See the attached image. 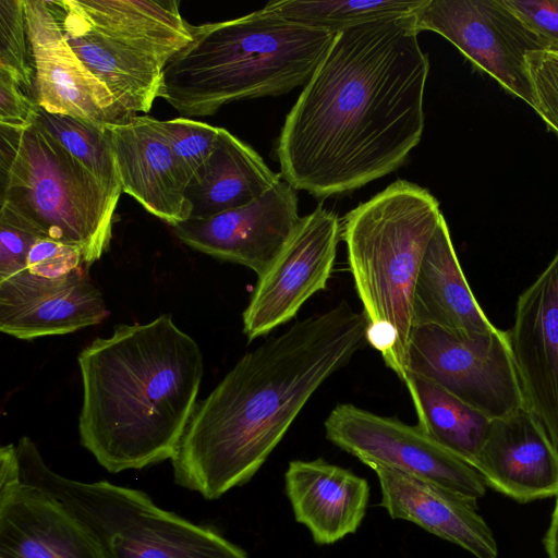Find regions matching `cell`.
Returning <instances> with one entry per match:
<instances>
[{
    "instance_id": "cell-1",
    "label": "cell",
    "mask_w": 558,
    "mask_h": 558,
    "mask_svg": "<svg viewBox=\"0 0 558 558\" xmlns=\"http://www.w3.org/2000/svg\"><path fill=\"white\" fill-rule=\"evenodd\" d=\"M413 15L341 31L281 129V175L329 197L403 165L424 130L429 72Z\"/></svg>"
},
{
    "instance_id": "cell-2",
    "label": "cell",
    "mask_w": 558,
    "mask_h": 558,
    "mask_svg": "<svg viewBox=\"0 0 558 558\" xmlns=\"http://www.w3.org/2000/svg\"><path fill=\"white\" fill-rule=\"evenodd\" d=\"M366 328L341 301L245 353L196 403L171 459L175 483L216 499L248 482L318 388L367 344Z\"/></svg>"
},
{
    "instance_id": "cell-3",
    "label": "cell",
    "mask_w": 558,
    "mask_h": 558,
    "mask_svg": "<svg viewBox=\"0 0 558 558\" xmlns=\"http://www.w3.org/2000/svg\"><path fill=\"white\" fill-rule=\"evenodd\" d=\"M81 444L111 473L172 459L196 407L203 354L170 314L118 324L77 356Z\"/></svg>"
},
{
    "instance_id": "cell-4",
    "label": "cell",
    "mask_w": 558,
    "mask_h": 558,
    "mask_svg": "<svg viewBox=\"0 0 558 558\" xmlns=\"http://www.w3.org/2000/svg\"><path fill=\"white\" fill-rule=\"evenodd\" d=\"M191 33L192 40L165 66L158 94L184 118L213 116L232 101L304 86L336 35L265 8L192 25Z\"/></svg>"
},
{
    "instance_id": "cell-5",
    "label": "cell",
    "mask_w": 558,
    "mask_h": 558,
    "mask_svg": "<svg viewBox=\"0 0 558 558\" xmlns=\"http://www.w3.org/2000/svg\"><path fill=\"white\" fill-rule=\"evenodd\" d=\"M441 217L428 190L399 179L350 210L341 226L367 323V344L403 383L409 375L414 289Z\"/></svg>"
},
{
    "instance_id": "cell-6",
    "label": "cell",
    "mask_w": 558,
    "mask_h": 558,
    "mask_svg": "<svg viewBox=\"0 0 558 558\" xmlns=\"http://www.w3.org/2000/svg\"><path fill=\"white\" fill-rule=\"evenodd\" d=\"M86 69L132 116L158 97L169 60L192 40L180 1L50 0Z\"/></svg>"
},
{
    "instance_id": "cell-7",
    "label": "cell",
    "mask_w": 558,
    "mask_h": 558,
    "mask_svg": "<svg viewBox=\"0 0 558 558\" xmlns=\"http://www.w3.org/2000/svg\"><path fill=\"white\" fill-rule=\"evenodd\" d=\"M119 197L36 121L24 129L0 125V206L44 238L77 247L84 264L108 250Z\"/></svg>"
},
{
    "instance_id": "cell-8",
    "label": "cell",
    "mask_w": 558,
    "mask_h": 558,
    "mask_svg": "<svg viewBox=\"0 0 558 558\" xmlns=\"http://www.w3.org/2000/svg\"><path fill=\"white\" fill-rule=\"evenodd\" d=\"M409 374L422 376L489 418L524 408L508 331L460 337L416 326L409 345Z\"/></svg>"
},
{
    "instance_id": "cell-9",
    "label": "cell",
    "mask_w": 558,
    "mask_h": 558,
    "mask_svg": "<svg viewBox=\"0 0 558 558\" xmlns=\"http://www.w3.org/2000/svg\"><path fill=\"white\" fill-rule=\"evenodd\" d=\"M327 439L368 465H385L446 487L474 505L486 485L475 468L417 425L350 403L336 405L325 423Z\"/></svg>"
},
{
    "instance_id": "cell-10",
    "label": "cell",
    "mask_w": 558,
    "mask_h": 558,
    "mask_svg": "<svg viewBox=\"0 0 558 558\" xmlns=\"http://www.w3.org/2000/svg\"><path fill=\"white\" fill-rule=\"evenodd\" d=\"M413 20L420 33L445 37L476 69L535 111L526 54L545 48L502 0H426Z\"/></svg>"
},
{
    "instance_id": "cell-11",
    "label": "cell",
    "mask_w": 558,
    "mask_h": 558,
    "mask_svg": "<svg viewBox=\"0 0 558 558\" xmlns=\"http://www.w3.org/2000/svg\"><path fill=\"white\" fill-rule=\"evenodd\" d=\"M341 239L338 216L323 206L302 217L294 235L258 277L243 312L248 341L294 318L303 304L327 288Z\"/></svg>"
},
{
    "instance_id": "cell-12",
    "label": "cell",
    "mask_w": 558,
    "mask_h": 558,
    "mask_svg": "<svg viewBox=\"0 0 558 558\" xmlns=\"http://www.w3.org/2000/svg\"><path fill=\"white\" fill-rule=\"evenodd\" d=\"M295 191L280 181L248 205L173 226L174 234L189 247L247 267L259 277L299 228L302 217Z\"/></svg>"
},
{
    "instance_id": "cell-13",
    "label": "cell",
    "mask_w": 558,
    "mask_h": 558,
    "mask_svg": "<svg viewBox=\"0 0 558 558\" xmlns=\"http://www.w3.org/2000/svg\"><path fill=\"white\" fill-rule=\"evenodd\" d=\"M40 108L100 124L134 117L86 69L65 39L50 0H24Z\"/></svg>"
},
{
    "instance_id": "cell-14",
    "label": "cell",
    "mask_w": 558,
    "mask_h": 558,
    "mask_svg": "<svg viewBox=\"0 0 558 558\" xmlns=\"http://www.w3.org/2000/svg\"><path fill=\"white\" fill-rule=\"evenodd\" d=\"M508 336L524 407L558 450V252L519 296Z\"/></svg>"
},
{
    "instance_id": "cell-15",
    "label": "cell",
    "mask_w": 558,
    "mask_h": 558,
    "mask_svg": "<svg viewBox=\"0 0 558 558\" xmlns=\"http://www.w3.org/2000/svg\"><path fill=\"white\" fill-rule=\"evenodd\" d=\"M108 314L100 290L82 269L52 279L24 270L0 281V330L17 339L71 333Z\"/></svg>"
},
{
    "instance_id": "cell-16",
    "label": "cell",
    "mask_w": 558,
    "mask_h": 558,
    "mask_svg": "<svg viewBox=\"0 0 558 558\" xmlns=\"http://www.w3.org/2000/svg\"><path fill=\"white\" fill-rule=\"evenodd\" d=\"M474 468L486 486L519 502L558 497V450L525 407L492 420Z\"/></svg>"
},
{
    "instance_id": "cell-17",
    "label": "cell",
    "mask_w": 558,
    "mask_h": 558,
    "mask_svg": "<svg viewBox=\"0 0 558 558\" xmlns=\"http://www.w3.org/2000/svg\"><path fill=\"white\" fill-rule=\"evenodd\" d=\"M122 193L172 227L190 219L187 180L149 116L106 124Z\"/></svg>"
},
{
    "instance_id": "cell-18",
    "label": "cell",
    "mask_w": 558,
    "mask_h": 558,
    "mask_svg": "<svg viewBox=\"0 0 558 558\" xmlns=\"http://www.w3.org/2000/svg\"><path fill=\"white\" fill-rule=\"evenodd\" d=\"M0 558H109L53 497L19 481L0 487Z\"/></svg>"
},
{
    "instance_id": "cell-19",
    "label": "cell",
    "mask_w": 558,
    "mask_h": 558,
    "mask_svg": "<svg viewBox=\"0 0 558 558\" xmlns=\"http://www.w3.org/2000/svg\"><path fill=\"white\" fill-rule=\"evenodd\" d=\"M371 468L380 485V505L392 519L415 523L476 558L497 557L496 539L476 505L415 475L385 465Z\"/></svg>"
},
{
    "instance_id": "cell-20",
    "label": "cell",
    "mask_w": 558,
    "mask_h": 558,
    "mask_svg": "<svg viewBox=\"0 0 558 558\" xmlns=\"http://www.w3.org/2000/svg\"><path fill=\"white\" fill-rule=\"evenodd\" d=\"M284 482L295 520L308 529L316 544H333L362 523L369 486L350 470L323 459L294 460Z\"/></svg>"
},
{
    "instance_id": "cell-21",
    "label": "cell",
    "mask_w": 558,
    "mask_h": 558,
    "mask_svg": "<svg viewBox=\"0 0 558 558\" xmlns=\"http://www.w3.org/2000/svg\"><path fill=\"white\" fill-rule=\"evenodd\" d=\"M412 319L413 328L430 325L468 338L497 329L469 287L444 216L421 265L414 289Z\"/></svg>"
},
{
    "instance_id": "cell-22",
    "label": "cell",
    "mask_w": 558,
    "mask_h": 558,
    "mask_svg": "<svg viewBox=\"0 0 558 558\" xmlns=\"http://www.w3.org/2000/svg\"><path fill=\"white\" fill-rule=\"evenodd\" d=\"M280 181L250 145L220 128L214 151L186 186L189 220L248 205Z\"/></svg>"
},
{
    "instance_id": "cell-23",
    "label": "cell",
    "mask_w": 558,
    "mask_h": 558,
    "mask_svg": "<svg viewBox=\"0 0 558 558\" xmlns=\"http://www.w3.org/2000/svg\"><path fill=\"white\" fill-rule=\"evenodd\" d=\"M102 546L109 558H248L218 533L154 502L129 518Z\"/></svg>"
},
{
    "instance_id": "cell-24",
    "label": "cell",
    "mask_w": 558,
    "mask_h": 558,
    "mask_svg": "<svg viewBox=\"0 0 558 558\" xmlns=\"http://www.w3.org/2000/svg\"><path fill=\"white\" fill-rule=\"evenodd\" d=\"M404 384L417 426L474 468L492 418L422 376L410 373Z\"/></svg>"
},
{
    "instance_id": "cell-25",
    "label": "cell",
    "mask_w": 558,
    "mask_h": 558,
    "mask_svg": "<svg viewBox=\"0 0 558 558\" xmlns=\"http://www.w3.org/2000/svg\"><path fill=\"white\" fill-rule=\"evenodd\" d=\"M426 0H280L264 8L333 34L379 20L414 15Z\"/></svg>"
},
{
    "instance_id": "cell-26",
    "label": "cell",
    "mask_w": 558,
    "mask_h": 558,
    "mask_svg": "<svg viewBox=\"0 0 558 558\" xmlns=\"http://www.w3.org/2000/svg\"><path fill=\"white\" fill-rule=\"evenodd\" d=\"M110 193H122L106 124L38 109L35 120Z\"/></svg>"
},
{
    "instance_id": "cell-27",
    "label": "cell",
    "mask_w": 558,
    "mask_h": 558,
    "mask_svg": "<svg viewBox=\"0 0 558 558\" xmlns=\"http://www.w3.org/2000/svg\"><path fill=\"white\" fill-rule=\"evenodd\" d=\"M0 71L12 76L36 100L24 0H0Z\"/></svg>"
},
{
    "instance_id": "cell-28",
    "label": "cell",
    "mask_w": 558,
    "mask_h": 558,
    "mask_svg": "<svg viewBox=\"0 0 558 558\" xmlns=\"http://www.w3.org/2000/svg\"><path fill=\"white\" fill-rule=\"evenodd\" d=\"M156 125L167 140L189 184L214 151L220 128L184 117L156 119Z\"/></svg>"
},
{
    "instance_id": "cell-29",
    "label": "cell",
    "mask_w": 558,
    "mask_h": 558,
    "mask_svg": "<svg viewBox=\"0 0 558 558\" xmlns=\"http://www.w3.org/2000/svg\"><path fill=\"white\" fill-rule=\"evenodd\" d=\"M536 109L547 129L558 137V51L541 49L526 54Z\"/></svg>"
},
{
    "instance_id": "cell-30",
    "label": "cell",
    "mask_w": 558,
    "mask_h": 558,
    "mask_svg": "<svg viewBox=\"0 0 558 558\" xmlns=\"http://www.w3.org/2000/svg\"><path fill=\"white\" fill-rule=\"evenodd\" d=\"M41 238L29 222L0 206V281L27 270L28 253Z\"/></svg>"
},
{
    "instance_id": "cell-31",
    "label": "cell",
    "mask_w": 558,
    "mask_h": 558,
    "mask_svg": "<svg viewBox=\"0 0 558 558\" xmlns=\"http://www.w3.org/2000/svg\"><path fill=\"white\" fill-rule=\"evenodd\" d=\"M83 264V255L77 247L48 238L39 239L27 257L31 274L50 279L82 269Z\"/></svg>"
},
{
    "instance_id": "cell-32",
    "label": "cell",
    "mask_w": 558,
    "mask_h": 558,
    "mask_svg": "<svg viewBox=\"0 0 558 558\" xmlns=\"http://www.w3.org/2000/svg\"><path fill=\"white\" fill-rule=\"evenodd\" d=\"M533 33L545 49L558 51V0H502Z\"/></svg>"
},
{
    "instance_id": "cell-33",
    "label": "cell",
    "mask_w": 558,
    "mask_h": 558,
    "mask_svg": "<svg viewBox=\"0 0 558 558\" xmlns=\"http://www.w3.org/2000/svg\"><path fill=\"white\" fill-rule=\"evenodd\" d=\"M39 106L8 73L0 71V125L24 129L32 125Z\"/></svg>"
},
{
    "instance_id": "cell-34",
    "label": "cell",
    "mask_w": 558,
    "mask_h": 558,
    "mask_svg": "<svg viewBox=\"0 0 558 558\" xmlns=\"http://www.w3.org/2000/svg\"><path fill=\"white\" fill-rule=\"evenodd\" d=\"M543 543L547 558H558V497Z\"/></svg>"
}]
</instances>
